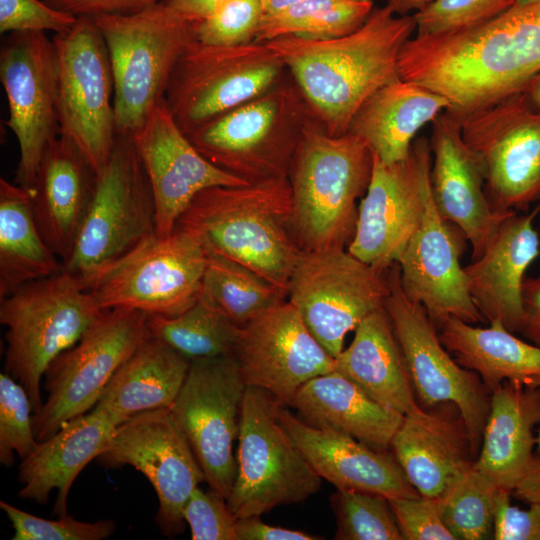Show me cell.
<instances>
[{
	"mask_svg": "<svg viewBox=\"0 0 540 540\" xmlns=\"http://www.w3.org/2000/svg\"><path fill=\"white\" fill-rule=\"evenodd\" d=\"M540 424V387L509 379L491 391L490 409L473 469L499 489L513 492L535 455L534 427Z\"/></svg>",
	"mask_w": 540,
	"mask_h": 540,
	"instance_id": "cell-30",
	"label": "cell"
},
{
	"mask_svg": "<svg viewBox=\"0 0 540 540\" xmlns=\"http://www.w3.org/2000/svg\"><path fill=\"white\" fill-rule=\"evenodd\" d=\"M390 450L420 496L429 498L445 497L475 461L465 422L451 402L404 415Z\"/></svg>",
	"mask_w": 540,
	"mask_h": 540,
	"instance_id": "cell-25",
	"label": "cell"
},
{
	"mask_svg": "<svg viewBox=\"0 0 540 540\" xmlns=\"http://www.w3.org/2000/svg\"><path fill=\"white\" fill-rule=\"evenodd\" d=\"M95 182L96 174L77 146L59 135L46 150L31 189L36 223L62 264L74 248Z\"/></svg>",
	"mask_w": 540,
	"mask_h": 540,
	"instance_id": "cell-29",
	"label": "cell"
},
{
	"mask_svg": "<svg viewBox=\"0 0 540 540\" xmlns=\"http://www.w3.org/2000/svg\"><path fill=\"white\" fill-rule=\"evenodd\" d=\"M0 80L8 101L6 125L19 145L15 183L32 188L46 150L60 135L53 39L44 32L12 33L1 48Z\"/></svg>",
	"mask_w": 540,
	"mask_h": 540,
	"instance_id": "cell-18",
	"label": "cell"
},
{
	"mask_svg": "<svg viewBox=\"0 0 540 540\" xmlns=\"http://www.w3.org/2000/svg\"><path fill=\"white\" fill-rule=\"evenodd\" d=\"M287 177L240 186H214L198 193L176 226L206 252L239 262L287 294L303 250L292 225Z\"/></svg>",
	"mask_w": 540,
	"mask_h": 540,
	"instance_id": "cell-3",
	"label": "cell"
},
{
	"mask_svg": "<svg viewBox=\"0 0 540 540\" xmlns=\"http://www.w3.org/2000/svg\"><path fill=\"white\" fill-rule=\"evenodd\" d=\"M526 379H529L531 382H533L534 384L538 385L540 387V376H535V377H531V378H526ZM536 449H537V455L540 456V429L538 430V434L536 436Z\"/></svg>",
	"mask_w": 540,
	"mask_h": 540,
	"instance_id": "cell-58",
	"label": "cell"
},
{
	"mask_svg": "<svg viewBox=\"0 0 540 540\" xmlns=\"http://www.w3.org/2000/svg\"><path fill=\"white\" fill-rule=\"evenodd\" d=\"M291 406L306 423L345 433L377 450L390 449L404 416L335 370L305 383Z\"/></svg>",
	"mask_w": 540,
	"mask_h": 540,
	"instance_id": "cell-33",
	"label": "cell"
},
{
	"mask_svg": "<svg viewBox=\"0 0 540 540\" xmlns=\"http://www.w3.org/2000/svg\"><path fill=\"white\" fill-rule=\"evenodd\" d=\"M278 420L314 471L336 489L388 499L420 496L392 452L374 449L336 430L312 426L283 404Z\"/></svg>",
	"mask_w": 540,
	"mask_h": 540,
	"instance_id": "cell-26",
	"label": "cell"
},
{
	"mask_svg": "<svg viewBox=\"0 0 540 540\" xmlns=\"http://www.w3.org/2000/svg\"><path fill=\"white\" fill-rule=\"evenodd\" d=\"M529 1H533V0H516L515 4L516 3H525V2H529Z\"/></svg>",
	"mask_w": 540,
	"mask_h": 540,
	"instance_id": "cell-59",
	"label": "cell"
},
{
	"mask_svg": "<svg viewBox=\"0 0 540 540\" xmlns=\"http://www.w3.org/2000/svg\"><path fill=\"white\" fill-rule=\"evenodd\" d=\"M264 17L276 15L302 0H259Z\"/></svg>",
	"mask_w": 540,
	"mask_h": 540,
	"instance_id": "cell-56",
	"label": "cell"
},
{
	"mask_svg": "<svg viewBox=\"0 0 540 540\" xmlns=\"http://www.w3.org/2000/svg\"><path fill=\"white\" fill-rule=\"evenodd\" d=\"M373 10V0H302L264 17L255 42L280 37L312 41L339 38L359 29Z\"/></svg>",
	"mask_w": 540,
	"mask_h": 540,
	"instance_id": "cell-39",
	"label": "cell"
},
{
	"mask_svg": "<svg viewBox=\"0 0 540 540\" xmlns=\"http://www.w3.org/2000/svg\"><path fill=\"white\" fill-rule=\"evenodd\" d=\"M33 409L25 388L5 372L0 373V463L11 466L15 454L23 460L36 447Z\"/></svg>",
	"mask_w": 540,
	"mask_h": 540,
	"instance_id": "cell-42",
	"label": "cell"
},
{
	"mask_svg": "<svg viewBox=\"0 0 540 540\" xmlns=\"http://www.w3.org/2000/svg\"><path fill=\"white\" fill-rule=\"evenodd\" d=\"M263 18L259 0H230L213 15L193 23L195 40L214 46L252 43Z\"/></svg>",
	"mask_w": 540,
	"mask_h": 540,
	"instance_id": "cell-44",
	"label": "cell"
},
{
	"mask_svg": "<svg viewBox=\"0 0 540 540\" xmlns=\"http://www.w3.org/2000/svg\"><path fill=\"white\" fill-rule=\"evenodd\" d=\"M150 334L188 360L233 355L241 327L201 297L174 317L148 316Z\"/></svg>",
	"mask_w": 540,
	"mask_h": 540,
	"instance_id": "cell-38",
	"label": "cell"
},
{
	"mask_svg": "<svg viewBox=\"0 0 540 540\" xmlns=\"http://www.w3.org/2000/svg\"><path fill=\"white\" fill-rule=\"evenodd\" d=\"M519 333L540 346V276H526L522 285V318Z\"/></svg>",
	"mask_w": 540,
	"mask_h": 540,
	"instance_id": "cell-52",
	"label": "cell"
},
{
	"mask_svg": "<svg viewBox=\"0 0 540 540\" xmlns=\"http://www.w3.org/2000/svg\"><path fill=\"white\" fill-rule=\"evenodd\" d=\"M514 495L527 502L540 504V456H535L531 466L526 474L519 481L515 489Z\"/></svg>",
	"mask_w": 540,
	"mask_h": 540,
	"instance_id": "cell-54",
	"label": "cell"
},
{
	"mask_svg": "<svg viewBox=\"0 0 540 540\" xmlns=\"http://www.w3.org/2000/svg\"><path fill=\"white\" fill-rule=\"evenodd\" d=\"M200 296L240 327L287 300L283 290L249 267L210 252Z\"/></svg>",
	"mask_w": 540,
	"mask_h": 540,
	"instance_id": "cell-37",
	"label": "cell"
},
{
	"mask_svg": "<svg viewBox=\"0 0 540 540\" xmlns=\"http://www.w3.org/2000/svg\"><path fill=\"white\" fill-rule=\"evenodd\" d=\"M150 335L148 315L131 309L104 310L81 338L61 352L44 375L46 400L33 414L38 442L89 412L105 387Z\"/></svg>",
	"mask_w": 540,
	"mask_h": 540,
	"instance_id": "cell-11",
	"label": "cell"
},
{
	"mask_svg": "<svg viewBox=\"0 0 540 540\" xmlns=\"http://www.w3.org/2000/svg\"><path fill=\"white\" fill-rule=\"evenodd\" d=\"M499 488L472 469L442 498V521L455 540H482L494 526Z\"/></svg>",
	"mask_w": 540,
	"mask_h": 540,
	"instance_id": "cell-40",
	"label": "cell"
},
{
	"mask_svg": "<svg viewBox=\"0 0 540 540\" xmlns=\"http://www.w3.org/2000/svg\"><path fill=\"white\" fill-rule=\"evenodd\" d=\"M96 460L105 467L129 465L140 471L158 497L156 523L162 533L184 531V507L205 476L169 408L140 413L118 425Z\"/></svg>",
	"mask_w": 540,
	"mask_h": 540,
	"instance_id": "cell-20",
	"label": "cell"
},
{
	"mask_svg": "<svg viewBox=\"0 0 540 540\" xmlns=\"http://www.w3.org/2000/svg\"><path fill=\"white\" fill-rule=\"evenodd\" d=\"M398 72L444 96L456 118L523 91L540 74V0L516 3L469 28L414 35L401 50Z\"/></svg>",
	"mask_w": 540,
	"mask_h": 540,
	"instance_id": "cell-1",
	"label": "cell"
},
{
	"mask_svg": "<svg viewBox=\"0 0 540 540\" xmlns=\"http://www.w3.org/2000/svg\"><path fill=\"white\" fill-rule=\"evenodd\" d=\"M261 516L240 518L237 522L238 540H320L323 537L303 531L263 523Z\"/></svg>",
	"mask_w": 540,
	"mask_h": 540,
	"instance_id": "cell-51",
	"label": "cell"
},
{
	"mask_svg": "<svg viewBox=\"0 0 540 540\" xmlns=\"http://www.w3.org/2000/svg\"><path fill=\"white\" fill-rule=\"evenodd\" d=\"M431 160L425 137L414 140L403 161L386 164L373 155L370 182L347 247L353 256L383 272L397 264L424 215Z\"/></svg>",
	"mask_w": 540,
	"mask_h": 540,
	"instance_id": "cell-19",
	"label": "cell"
},
{
	"mask_svg": "<svg viewBox=\"0 0 540 540\" xmlns=\"http://www.w3.org/2000/svg\"><path fill=\"white\" fill-rule=\"evenodd\" d=\"M330 503L336 517V540H404L387 497L337 489Z\"/></svg>",
	"mask_w": 540,
	"mask_h": 540,
	"instance_id": "cell-41",
	"label": "cell"
},
{
	"mask_svg": "<svg viewBox=\"0 0 540 540\" xmlns=\"http://www.w3.org/2000/svg\"><path fill=\"white\" fill-rule=\"evenodd\" d=\"M286 73L282 59L266 42L214 46L194 40L173 69L165 101L188 134L260 96Z\"/></svg>",
	"mask_w": 540,
	"mask_h": 540,
	"instance_id": "cell-10",
	"label": "cell"
},
{
	"mask_svg": "<svg viewBox=\"0 0 540 540\" xmlns=\"http://www.w3.org/2000/svg\"><path fill=\"white\" fill-rule=\"evenodd\" d=\"M430 186L436 209L459 228L472 248L483 254L502 220L512 212L492 208L486 193L482 157L464 141L458 119L445 111L432 123Z\"/></svg>",
	"mask_w": 540,
	"mask_h": 540,
	"instance_id": "cell-24",
	"label": "cell"
},
{
	"mask_svg": "<svg viewBox=\"0 0 540 540\" xmlns=\"http://www.w3.org/2000/svg\"><path fill=\"white\" fill-rule=\"evenodd\" d=\"M387 276L390 292L384 307L403 350L416 398L425 408L444 402L457 406L476 460L491 392L476 372L460 365L446 349L426 309L406 297L397 264L387 270Z\"/></svg>",
	"mask_w": 540,
	"mask_h": 540,
	"instance_id": "cell-15",
	"label": "cell"
},
{
	"mask_svg": "<svg viewBox=\"0 0 540 540\" xmlns=\"http://www.w3.org/2000/svg\"><path fill=\"white\" fill-rule=\"evenodd\" d=\"M147 173L156 207V234L167 236L194 197L214 186L249 184L218 168L192 144L165 99L130 137Z\"/></svg>",
	"mask_w": 540,
	"mask_h": 540,
	"instance_id": "cell-23",
	"label": "cell"
},
{
	"mask_svg": "<svg viewBox=\"0 0 540 540\" xmlns=\"http://www.w3.org/2000/svg\"><path fill=\"white\" fill-rule=\"evenodd\" d=\"M190 362L150 334L119 367L93 408L118 425L140 413L170 408Z\"/></svg>",
	"mask_w": 540,
	"mask_h": 540,
	"instance_id": "cell-34",
	"label": "cell"
},
{
	"mask_svg": "<svg viewBox=\"0 0 540 540\" xmlns=\"http://www.w3.org/2000/svg\"><path fill=\"white\" fill-rule=\"evenodd\" d=\"M512 492L499 489L494 514L496 540H540V504L530 503L528 509L511 505Z\"/></svg>",
	"mask_w": 540,
	"mask_h": 540,
	"instance_id": "cell-49",
	"label": "cell"
},
{
	"mask_svg": "<svg viewBox=\"0 0 540 540\" xmlns=\"http://www.w3.org/2000/svg\"><path fill=\"white\" fill-rule=\"evenodd\" d=\"M103 311L63 268L0 299L7 343L4 372L25 388L33 414L43 404L41 381L49 364L73 346Z\"/></svg>",
	"mask_w": 540,
	"mask_h": 540,
	"instance_id": "cell-7",
	"label": "cell"
},
{
	"mask_svg": "<svg viewBox=\"0 0 540 540\" xmlns=\"http://www.w3.org/2000/svg\"><path fill=\"white\" fill-rule=\"evenodd\" d=\"M77 17L40 0H0V32L69 31Z\"/></svg>",
	"mask_w": 540,
	"mask_h": 540,
	"instance_id": "cell-47",
	"label": "cell"
},
{
	"mask_svg": "<svg viewBox=\"0 0 540 540\" xmlns=\"http://www.w3.org/2000/svg\"><path fill=\"white\" fill-rule=\"evenodd\" d=\"M390 292L387 271H379L346 248L303 251L290 277L287 301L309 332L336 358L346 335Z\"/></svg>",
	"mask_w": 540,
	"mask_h": 540,
	"instance_id": "cell-13",
	"label": "cell"
},
{
	"mask_svg": "<svg viewBox=\"0 0 540 540\" xmlns=\"http://www.w3.org/2000/svg\"><path fill=\"white\" fill-rule=\"evenodd\" d=\"M315 118L287 73L260 96L186 134L197 150L247 182L287 177L308 122Z\"/></svg>",
	"mask_w": 540,
	"mask_h": 540,
	"instance_id": "cell-5",
	"label": "cell"
},
{
	"mask_svg": "<svg viewBox=\"0 0 540 540\" xmlns=\"http://www.w3.org/2000/svg\"><path fill=\"white\" fill-rule=\"evenodd\" d=\"M92 17L111 63L116 134L132 137L165 99L179 57L195 40L193 23L164 0L133 13Z\"/></svg>",
	"mask_w": 540,
	"mask_h": 540,
	"instance_id": "cell-6",
	"label": "cell"
},
{
	"mask_svg": "<svg viewBox=\"0 0 540 540\" xmlns=\"http://www.w3.org/2000/svg\"><path fill=\"white\" fill-rule=\"evenodd\" d=\"M537 203H539V204H540V199H539V201H538Z\"/></svg>",
	"mask_w": 540,
	"mask_h": 540,
	"instance_id": "cell-60",
	"label": "cell"
},
{
	"mask_svg": "<svg viewBox=\"0 0 540 540\" xmlns=\"http://www.w3.org/2000/svg\"><path fill=\"white\" fill-rule=\"evenodd\" d=\"M456 119L466 144L483 159L486 193L492 208L501 212L525 211L538 202L540 108L526 92H517Z\"/></svg>",
	"mask_w": 540,
	"mask_h": 540,
	"instance_id": "cell-16",
	"label": "cell"
},
{
	"mask_svg": "<svg viewBox=\"0 0 540 540\" xmlns=\"http://www.w3.org/2000/svg\"><path fill=\"white\" fill-rule=\"evenodd\" d=\"M389 503L405 540H455L442 521V498H390Z\"/></svg>",
	"mask_w": 540,
	"mask_h": 540,
	"instance_id": "cell-48",
	"label": "cell"
},
{
	"mask_svg": "<svg viewBox=\"0 0 540 540\" xmlns=\"http://www.w3.org/2000/svg\"><path fill=\"white\" fill-rule=\"evenodd\" d=\"M372 167L373 153L361 138L332 136L316 118L308 122L287 176L293 230L303 251L347 249Z\"/></svg>",
	"mask_w": 540,
	"mask_h": 540,
	"instance_id": "cell-4",
	"label": "cell"
},
{
	"mask_svg": "<svg viewBox=\"0 0 540 540\" xmlns=\"http://www.w3.org/2000/svg\"><path fill=\"white\" fill-rule=\"evenodd\" d=\"M36 223L32 189L0 179V299L63 265Z\"/></svg>",
	"mask_w": 540,
	"mask_h": 540,
	"instance_id": "cell-36",
	"label": "cell"
},
{
	"mask_svg": "<svg viewBox=\"0 0 540 540\" xmlns=\"http://www.w3.org/2000/svg\"><path fill=\"white\" fill-rule=\"evenodd\" d=\"M539 213V203L525 214L510 213L483 254L464 266L469 293L482 316L512 333L520 330L526 272L540 254L534 227Z\"/></svg>",
	"mask_w": 540,
	"mask_h": 540,
	"instance_id": "cell-27",
	"label": "cell"
},
{
	"mask_svg": "<svg viewBox=\"0 0 540 540\" xmlns=\"http://www.w3.org/2000/svg\"><path fill=\"white\" fill-rule=\"evenodd\" d=\"M416 32L413 15L385 4L356 31L330 40L280 37L266 43L282 59L314 117L332 136L346 134L361 106L400 78L402 48Z\"/></svg>",
	"mask_w": 540,
	"mask_h": 540,
	"instance_id": "cell-2",
	"label": "cell"
},
{
	"mask_svg": "<svg viewBox=\"0 0 540 540\" xmlns=\"http://www.w3.org/2000/svg\"><path fill=\"white\" fill-rule=\"evenodd\" d=\"M156 233L150 182L133 140L117 135L96 176L88 210L63 270L85 290L112 264Z\"/></svg>",
	"mask_w": 540,
	"mask_h": 540,
	"instance_id": "cell-8",
	"label": "cell"
},
{
	"mask_svg": "<svg viewBox=\"0 0 540 540\" xmlns=\"http://www.w3.org/2000/svg\"><path fill=\"white\" fill-rule=\"evenodd\" d=\"M118 424L105 412L91 409L37 443L18 468V496L40 505L57 490L53 514L64 516L71 486L79 473L110 445Z\"/></svg>",
	"mask_w": 540,
	"mask_h": 540,
	"instance_id": "cell-28",
	"label": "cell"
},
{
	"mask_svg": "<svg viewBox=\"0 0 540 540\" xmlns=\"http://www.w3.org/2000/svg\"><path fill=\"white\" fill-rule=\"evenodd\" d=\"M53 42L60 135L77 146L97 176L117 138L108 50L93 17L88 15L78 16L75 25L55 35Z\"/></svg>",
	"mask_w": 540,
	"mask_h": 540,
	"instance_id": "cell-14",
	"label": "cell"
},
{
	"mask_svg": "<svg viewBox=\"0 0 540 540\" xmlns=\"http://www.w3.org/2000/svg\"><path fill=\"white\" fill-rule=\"evenodd\" d=\"M398 15H413L434 0H384Z\"/></svg>",
	"mask_w": 540,
	"mask_h": 540,
	"instance_id": "cell-55",
	"label": "cell"
},
{
	"mask_svg": "<svg viewBox=\"0 0 540 540\" xmlns=\"http://www.w3.org/2000/svg\"><path fill=\"white\" fill-rule=\"evenodd\" d=\"M233 356L247 386L290 406L305 383L334 370V358L287 300L241 327Z\"/></svg>",
	"mask_w": 540,
	"mask_h": 540,
	"instance_id": "cell-21",
	"label": "cell"
},
{
	"mask_svg": "<svg viewBox=\"0 0 540 540\" xmlns=\"http://www.w3.org/2000/svg\"><path fill=\"white\" fill-rule=\"evenodd\" d=\"M162 0H45L54 8L75 16L133 13Z\"/></svg>",
	"mask_w": 540,
	"mask_h": 540,
	"instance_id": "cell-50",
	"label": "cell"
},
{
	"mask_svg": "<svg viewBox=\"0 0 540 540\" xmlns=\"http://www.w3.org/2000/svg\"><path fill=\"white\" fill-rule=\"evenodd\" d=\"M516 0H434L413 14L417 36L438 35L469 28L502 13Z\"/></svg>",
	"mask_w": 540,
	"mask_h": 540,
	"instance_id": "cell-45",
	"label": "cell"
},
{
	"mask_svg": "<svg viewBox=\"0 0 540 540\" xmlns=\"http://www.w3.org/2000/svg\"><path fill=\"white\" fill-rule=\"evenodd\" d=\"M14 530L13 540H103L116 529L111 519L83 522L69 514L50 520L32 515L5 501H0Z\"/></svg>",
	"mask_w": 540,
	"mask_h": 540,
	"instance_id": "cell-43",
	"label": "cell"
},
{
	"mask_svg": "<svg viewBox=\"0 0 540 540\" xmlns=\"http://www.w3.org/2000/svg\"><path fill=\"white\" fill-rule=\"evenodd\" d=\"M354 331L351 344L334 358V370L402 415L419 409L406 359L385 307L365 317Z\"/></svg>",
	"mask_w": 540,
	"mask_h": 540,
	"instance_id": "cell-32",
	"label": "cell"
},
{
	"mask_svg": "<svg viewBox=\"0 0 540 540\" xmlns=\"http://www.w3.org/2000/svg\"><path fill=\"white\" fill-rule=\"evenodd\" d=\"M281 405L269 392L246 387L237 437L236 477L227 497L237 519L301 503L321 487L322 478L278 420Z\"/></svg>",
	"mask_w": 540,
	"mask_h": 540,
	"instance_id": "cell-9",
	"label": "cell"
},
{
	"mask_svg": "<svg viewBox=\"0 0 540 540\" xmlns=\"http://www.w3.org/2000/svg\"><path fill=\"white\" fill-rule=\"evenodd\" d=\"M230 0H164L178 15L194 23L213 15Z\"/></svg>",
	"mask_w": 540,
	"mask_h": 540,
	"instance_id": "cell-53",
	"label": "cell"
},
{
	"mask_svg": "<svg viewBox=\"0 0 540 540\" xmlns=\"http://www.w3.org/2000/svg\"><path fill=\"white\" fill-rule=\"evenodd\" d=\"M246 387L233 355L197 358L191 360L183 386L169 408L205 482L226 499L236 477L232 449Z\"/></svg>",
	"mask_w": 540,
	"mask_h": 540,
	"instance_id": "cell-17",
	"label": "cell"
},
{
	"mask_svg": "<svg viewBox=\"0 0 540 540\" xmlns=\"http://www.w3.org/2000/svg\"><path fill=\"white\" fill-rule=\"evenodd\" d=\"M207 252L175 227L149 236L106 269L87 290L102 310L131 309L174 317L200 298Z\"/></svg>",
	"mask_w": 540,
	"mask_h": 540,
	"instance_id": "cell-12",
	"label": "cell"
},
{
	"mask_svg": "<svg viewBox=\"0 0 540 540\" xmlns=\"http://www.w3.org/2000/svg\"><path fill=\"white\" fill-rule=\"evenodd\" d=\"M438 329L455 360L476 372L490 392L505 380L540 376V346L518 338L499 323L479 327L450 317Z\"/></svg>",
	"mask_w": 540,
	"mask_h": 540,
	"instance_id": "cell-35",
	"label": "cell"
},
{
	"mask_svg": "<svg viewBox=\"0 0 540 540\" xmlns=\"http://www.w3.org/2000/svg\"><path fill=\"white\" fill-rule=\"evenodd\" d=\"M449 108L441 94L398 78L361 106L347 133L361 138L382 162L393 164L406 159L417 133Z\"/></svg>",
	"mask_w": 540,
	"mask_h": 540,
	"instance_id": "cell-31",
	"label": "cell"
},
{
	"mask_svg": "<svg viewBox=\"0 0 540 540\" xmlns=\"http://www.w3.org/2000/svg\"><path fill=\"white\" fill-rule=\"evenodd\" d=\"M465 240L462 231L439 214L430 186L421 223L397 265L404 294L421 304L437 327L450 317L470 324L484 318L469 293L460 262Z\"/></svg>",
	"mask_w": 540,
	"mask_h": 540,
	"instance_id": "cell-22",
	"label": "cell"
},
{
	"mask_svg": "<svg viewBox=\"0 0 540 540\" xmlns=\"http://www.w3.org/2000/svg\"><path fill=\"white\" fill-rule=\"evenodd\" d=\"M534 105L540 108V74H538L524 89Z\"/></svg>",
	"mask_w": 540,
	"mask_h": 540,
	"instance_id": "cell-57",
	"label": "cell"
},
{
	"mask_svg": "<svg viewBox=\"0 0 540 540\" xmlns=\"http://www.w3.org/2000/svg\"><path fill=\"white\" fill-rule=\"evenodd\" d=\"M183 516L192 540H238V519L227 499L209 488L196 487L188 499Z\"/></svg>",
	"mask_w": 540,
	"mask_h": 540,
	"instance_id": "cell-46",
	"label": "cell"
}]
</instances>
